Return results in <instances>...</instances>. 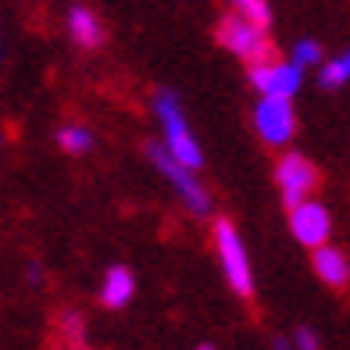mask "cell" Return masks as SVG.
Wrapping results in <instances>:
<instances>
[{"label": "cell", "mask_w": 350, "mask_h": 350, "mask_svg": "<svg viewBox=\"0 0 350 350\" xmlns=\"http://www.w3.org/2000/svg\"><path fill=\"white\" fill-rule=\"evenodd\" d=\"M343 65H347V72H350V51L343 54Z\"/></svg>", "instance_id": "18"}, {"label": "cell", "mask_w": 350, "mask_h": 350, "mask_svg": "<svg viewBox=\"0 0 350 350\" xmlns=\"http://www.w3.org/2000/svg\"><path fill=\"white\" fill-rule=\"evenodd\" d=\"M250 83L261 97L290 100L300 90V68L293 65V61H261V65L250 68Z\"/></svg>", "instance_id": "6"}, {"label": "cell", "mask_w": 350, "mask_h": 350, "mask_svg": "<svg viewBox=\"0 0 350 350\" xmlns=\"http://www.w3.org/2000/svg\"><path fill=\"white\" fill-rule=\"evenodd\" d=\"M236 14L247 18L250 25H258V29H268V22H272V11H268V4H261V0H240Z\"/></svg>", "instance_id": "13"}, {"label": "cell", "mask_w": 350, "mask_h": 350, "mask_svg": "<svg viewBox=\"0 0 350 350\" xmlns=\"http://www.w3.org/2000/svg\"><path fill=\"white\" fill-rule=\"evenodd\" d=\"M254 125L265 143H286L293 136V125H297V115H293V104L290 100H279V97H261L258 107H254Z\"/></svg>", "instance_id": "7"}, {"label": "cell", "mask_w": 350, "mask_h": 350, "mask_svg": "<svg viewBox=\"0 0 350 350\" xmlns=\"http://www.w3.org/2000/svg\"><path fill=\"white\" fill-rule=\"evenodd\" d=\"M150 161H154L157 168H161V175L175 186V193L183 197V204H186V208L193 211V215H208V211H211V197H208V189H204V186L197 183V175L189 172L186 165L175 161V157H172L165 147H150Z\"/></svg>", "instance_id": "3"}, {"label": "cell", "mask_w": 350, "mask_h": 350, "mask_svg": "<svg viewBox=\"0 0 350 350\" xmlns=\"http://www.w3.org/2000/svg\"><path fill=\"white\" fill-rule=\"evenodd\" d=\"M275 350H290V347H286V343H275Z\"/></svg>", "instance_id": "19"}, {"label": "cell", "mask_w": 350, "mask_h": 350, "mask_svg": "<svg viewBox=\"0 0 350 350\" xmlns=\"http://www.w3.org/2000/svg\"><path fill=\"white\" fill-rule=\"evenodd\" d=\"M197 350H215V347H197Z\"/></svg>", "instance_id": "20"}, {"label": "cell", "mask_w": 350, "mask_h": 350, "mask_svg": "<svg viewBox=\"0 0 350 350\" xmlns=\"http://www.w3.org/2000/svg\"><path fill=\"white\" fill-rule=\"evenodd\" d=\"M72 350H79V347H72Z\"/></svg>", "instance_id": "21"}, {"label": "cell", "mask_w": 350, "mask_h": 350, "mask_svg": "<svg viewBox=\"0 0 350 350\" xmlns=\"http://www.w3.org/2000/svg\"><path fill=\"white\" fill-rule=\"evenodd\" d=\"M293 343H297V350H318V336H314L311 329H297Z\"/></svg>", "instance_id": "16"}, {"label": "cell", "mask_w": 350, "mask_h": 350, "mask_svg": "<svg viewBox=\"0 0 350 350\" xmlns=\"http://www.w3.org/2000/svg\"><path fill=\"white\" fill-rule=\"evenodd\" d=\"M61 329H65V336L79 340V332H83V318H79V314H65V318H61Z\"/></svg>", "instance_id": "17"}, {"label": "cell", "mask_w": 350, "mask_h": 350, "mask_svg": "<svg viewBox=\"0 0 350 350\" xmlns=\"http://www.w3.org/2000/svg\"><path fill=\"white\" fill-rule=\"evenodd\" d=\"M350 79V72H347V65H343V57L340 61H329V65L322 68V75H318V83H322L325 90H340L343 83Z\"/></svg>", "instance_id": "15"}, {"label": "cell", "mask_w": 350, "mask_h": 350, "mask_svg": "<svg viewBox=\"0 0 350 350\" xmlns=\"http://www.w3.org/2000/svg\"><path fill=\"white\" fill-rule=\"evenodd\" d=\"M322 61V46H318L314 40H297V46H293V65L297 68H311V65H318Z\"/></svg>", "instance_id": "14"}, {"label": "cell", "mask_w": 350, "mask_h": 350, "mask_svg": "<svg viewBox=\"0 0 350 350\" xmlns=\"http://www.w3.org/2000/svg\"><path fill=\"white\" fill-rule=\"evenodd\" d=\"M314 272L329 286H343L350 279V265L336 247H322V250H314Z\"/></svg>", "instance_id": "10"}, {"label": "cell", "mask_w": 350, "mask_h": 350, "mask_svg": "<svg viewBox=\"0 0 350 350\" xmlns=\"http://www.w3.org/2000/svg\"><path fill=\"white\" fill-rule=\"evenodd\" d=\"M275 183H279L282 200L290 204V211H293V208H300V204H308L311 189L318 183V172H314V165L308 161V157L286 154L282 161L275 165Z\"/></svg>", "instance_id": "4"}, {"label": "cell", "mask_w": 350, "mask_h": 350, "mask_svg": "<svg viewBox=\"0 0 350 350\" xmlns=\"http://www.w3.org/2000/svg\"><path fill=\"white\" fill-rule=\"evenodd\" d=\"M57 143H61L68 154H86V150L93 147V133L83 129V125H65V129L57 133Z\"/></svg>", "instance_id": "12"}, {"label": "cell", "mask_w": 350, "mask_h": 350, "mask_svg": "<svg viewBox=\"0 0 350 350\" xmlns=\"http://www.w3.org/2000/svg\"><path fill=\"white\" fill-rule=\"evenodd\" d=\"M215 247H218V261H221V268H226L232 290L240 293V297H250L254 275H250L247 247L240 240V232L232 229V221H218V226H215Z\"/></svg>", "instance_id": "2"}, {"label": "cell", "mask_w": 350, "mask_h": 350, "mask_svg": "<svg viewBox=\"0 0 350 350\" xmlns=\"http://www.w3.org/2000/svg\"><path fill=\"white\" fill-rule=\"evenodd\" d=\"M154 115H157V122H161V133H165V150H168L179 165H186L189 172H197L200 161H204V154H200V147H197L193 133H189L179 100H175L168 90H161V93L154 97Z\"/></svg>", "instance_id": "1"}, {"label": "cell", "mask_w": 350, "mask_h": 350, "mask_svg": "<svg viewBox=\"0 0 350 350\" xmlns=\"http://www.w3.org/2000/svg\"><path fill=\"white\" fill-rule=\"evenodd\" d=\"M129 297H133V275H129V268H107V275L100 282V300H104V308H125L129 304Z\"/></svg>", "instance_id": "9"}, {"label": "cell", "mask_w": 350, "mask_h": 350, "mask_svg": "<svg viewBox=\"0 0 350 350\" xmlns=\"http://www.w3.org/2000/svg\"><path fill=\"white\" fill-rule=\"evenodd\" d=\"M68 33L75 43H83V46H97L100 43V22H97V14H93L90 8H72L68 11Z\"/></svg>", "instance_id": "11"}, {"label": "cell", "mask_w": 350, "mask_h": 350, "mask_svg": "<svg viewBox=\"0 0 350 350\" xmlns=\"http://www.w3.org/2000/svg\"><path fill=\"white\" fill-rule=\"evenodd\" d=\"M218 40L229 46V51L236 57L250 61V65H261L265 54H268V40H265V29L250 25L247 18H240V14H229L226 22L218 25Z\"/></svg>", "instance_id": "5"}, {"label": "cell", "mask_w": 350, "mask_h": 350, "mask_svg": "<svg viewBox=\"0 0 350 350\" xmlns=\"http://www.w3.org/2000/svg\"><path fill=\"white\" fill-rule=\"evenodd\" d=\"M290 229H293V236H297L304 247L322 250V247H329L325 240H329L332 218H329V211H325V204L308 200V204H300V208L290 211Z\"/></svg>", "instance_id": "8"}]
</instances>
